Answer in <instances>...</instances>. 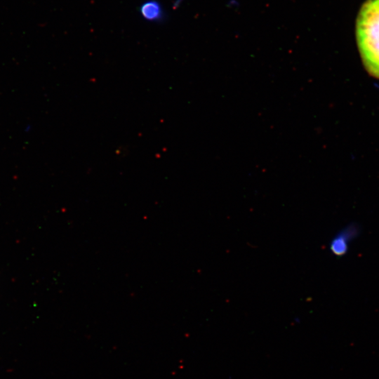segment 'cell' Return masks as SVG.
Segmentation results:
<instances>
[{"mask_svg": "<svg viewBox=\"0 0 379 379\" xmlns=\"http://www.w3.org/2000/svg\"><path fill=\"white\" fill-rule=\"evenodd\" d=\"M140 13L142 17L150 21H157L163 17V9L159 3L149 1L140 6Z\"/></svg>", "mask_w": 379, "mask_h": 379, "instance_id": "cell-2", "label": "cell"}, {"mask_svg": "<svg viewBox=\"0 0 379 379\" xmlns=\"http://www.w3.org/2000/svg\"><path fill=\"white\" fill-rule=\"evenodd\" d=\"M357 42L367 72L379 79V0H366L356 22Z\"/></svg>", "mask_w": 379, "mask_h": 379, "instance_id": "cell-1", "label": "cell"}]
</instances>
